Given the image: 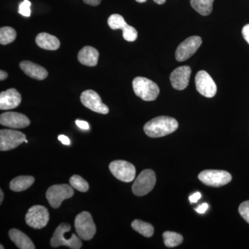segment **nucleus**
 Segmentation results:
<instances>
[{
	"mask_svg": "<svg viewBox=\"0 0 249 249\" xmlns=\"http://www.w3.org/2000/svg\"><path fill=\"white\" fill-rule=\"evenodd\" d=\"M178 121L169 116L156 117L145 124L143 129L147 136L151 138H160L172 134L178 129Z\"/></svg>",
	"mask_w": 249,
	"mask_h": 249,
	"instance_id": "f257e3e1",
	"label": "nucleus"
},
{
	"mask_svg": "<svg viewBox=\"0 0 249 249\" xmlns=\"http://www.w3.org/2000/svg\"><path fill=\"white\" fill-rule=\"evenodd\" d=\"M71 226L68 223H62L55 229L53 234V237L51 239V246L53 248L64 246L72 249H79L81 248L83 243L80 240V237L72 234L71 237L65 238L66 232L70 231Z\"/></svg>",
	"mask_w": 249,
	"mask_h": 249,
	"instance_id": "f03ea898",
	"label": "nucleus"
},
{
	"mask_svg": "<svg viewBox=\"0 0 249 249\" xmlns=\"http://www.w3.org/2000/svg\"><path fill=\"white\" fill-rule=\"evenodd\" d=\"M134 93L145 101H153L160 94V89L155 82L144 77H137L132 81Z\"/></svg>",
	"mask_w": 249,
	"mask_h": 249,
	"instance_id": "7ed1b4c3",
	"label": "nucleus"
},
{
	"mask_svg": "<svg viewBox=\"0 0 249 249\" xmlns=\"http://www.w3.org/2000/svg\"><path fill=\"white\" fill-rule=\"evenodd\" d=\"M77 234L83 240H90L94 237L96 227L91 214L83 211L76 216L74 221Z\"/></svg>",
	"mask_w": 249,
	"mask_h": 249,
	"instance_id": "20e7f679",
	"label": "nucleus"
},
{
	"mask_svg": "<svg viewBox=\"0 0 249 249\" xmlns=\"http://www.w3.org/2000/svg\"><path fill=\"white\" fill-rule=\"evenodd\" d=\"M74 194L73 187L68 184H57L51 186L47 190L46 197L49 204L53 209H58L62 201L73 196Z\"/></svg>",
	"mask_w": 249,
	"mask_h": 249,
	"instance_id": "39448f33",
	"label": "nucleus"
},
{
	"mask_svg": "<svg viewBox=\"0 0 249 249\" xmlns=\"http://www.w3.org/2000/svg\"><path fill=\"white\" fill-rule=\"evenodd\" d=\"M156 175L153 170H142L132 185V192L135 196H142L148 194L155 186Z\"/></svg>",
	"mask_w": 249,
	"mask_h": 249,
	"instance_id": "423d86ee",
	"label": "nucleus"
},
{
	"mask_svg": "<svg viewBox=\"0 0 249 249\" xmlns=\"http://www.w3.org/2000/svg\"><path fill=\"white\" fill-rule=\"evenodd\" d=\"M198 178L206 186L221 187L230 183L232 176L230 173L221 170H206L199 173Z\"/></svg>",
	"mask_w": 249,
	"mask_h": 249,
	"instance_id": "0eeeda50",
	"label": "nucleus"
},
{
	"mask_svg": "<svg viewBox=\"0 0 249 249\" xmlns=\"http://www.w3.org/2000/svg\"><path fill=\"white\" fill-rule=\"evenodd\" d=\"M27 225L34 229L45 227L49 220L48 210L45 206L36 205L28 211L25 216Z\"/></svg>",
	"mask_w": 249,
	"mask_h": 249,
	"instance_id": "6e6552de",
	"label": "nucleus"
},
{
	"mask_svg": "<svg viewBox=\"0 0 249 249\" xmlns=\"http://www.w3.org/2000/svg\"><path fill=\"white\" fill-rule=\"evenodd\" d=\"M109 168L111 174L116 178L124 182H131L135 178V167L125 160H114L111 162Z\"/></svg>",
	"mask_w": 249,
	"mask_h": 249,
	"instance_id": "1a4fd4ad",
	"label": "nucleus"
},
{
	"mask_svg": "<svg viewBox=\"0 0 249 249\" xmlns=\"http://www.w3.org/2000/svg\"><path fill=\"white\" fill-rule=\"evenodd\" d=\"M26 135L14 129H1L0 131V150L9 151L25 142Z\"/></svg>",
	"mask_w": 249,
	"mask_h": 249,
	"instance_id": "9d476101",
	"label": "nucleus"
},
{
	"mask_svg": "<svg viewBox=\"0 0 249 249\" xmlns=\"http://www.w3.org/2000/svg\"><path fill=\"white\" fill-rule=\"evenodd\" d=\"M202 44V39L199 36L188 37L178 46L175 52V58L178 62H183L191 58L196 53Z\"/></svg>",
	"mask_w": 249,
	"mask_h": 249,
	"instance_id": "9b49d317",
	"label": "nucleus"
},
{
	"mask_svg": "<svg viewBox=\"0 0 249 249\" xmlns=\"http://www.w3.org/2000/svg\"><path fill=\"white\" fill-rule=\"evenodd\" d=\"M80 101L85 107L95 112L102 114L109 113V108L103 103L98 93L93 90L89 89L83 91L80 95Z\"/></svg>",
	"mask_w": 249,
	"mask_h": 249,
	"instance_id": "f8f14e48",
	"label": "nucleus"
},
{
	"mask_svg": "<svg viewBox=\"0 0 249 249\" xmlns=\"http://www.w3.org/2000/svg\"><path fill=\"white\" fill-rule=\"evenodd\" d=\"M196 89L206 98H213L217 93V85L207 72L201 70L196 76Z\"/></svg>",
	"mask_w": 249,
	"mask_h": 249,
	"instance_id": "ddd939ff",
	"label": "nucleus"
},
{
	"mask_svg": "<svg viewBox=\"0 0 249 249\" xmlns=\"http://www.w3.org/2000/svg\"><path fill=\"white\" fill-rule=\"evenodd\" d=\"M29 118L20 113L9 111L4 112L0 116V124L10 128H25L30 124Z\"/></svg>",
	"mask_w": 249,
	"mask_h": 249,
	"instance_id": "4468645a",
	"label": "nucleus"
},
{
	"mask_svg": "<svg viewBox=\"0 0 249 249\" xmlns=\"http://www.w3.org/2000/svg\"><path fill=\"white\" fill-rule=\"evenodd\" d=\"M191 76V68L189 66H181L175 69L171 74L170 80L174 89L183 90L189 84Z\"/></svg>",
	"mask_w": 249,
	"mask_h": 249,
	"instance_id": "2eb2a0df",
	"label": "nucleus"
},
{
	"mask_svg": "<svg viewBox=\"0 0 249 249\" xmlns=\"http://www.w3.org/2000/svg\"><path fill=\"white\" fill-rule=\"evenodd\" d=\"M22 101L20 93L12 88L0 93V109L9 110L18 107Z\"/></svg>",
	"mask_w": 249,
	"mask_h": 249,
	"instance_id": "dca6fc26",
	"label": "nucleus"
},
{
	"mask_svg": "<svg viewBox=\"0 0 249 249\" xmlns=\"http://www.w3.org/2000/svg\"><path fill=\"white\" fill-rule=\"evenodd\" d=\"M19 67L26 75L34 79L42 80L48 76V72L43 67L29 60L21 62Z\"/></svg>",
	"mask_w": 249,
	"mask_h": 249,
	"instance_id": "f3484780",
	"label": "nucleus"
},
{
	"mask_svg": "<svg viewBox=\"0 0 249 249\" xmlns=\"http://www.w3.org/2000/svg\"><path fill=\"white\" fill-rule=\"evenodd\" d=\"M99 53L96 49L89 46L83 47L78 55V61L88 67H95L98 64Z\"/></svg>",
	"mask_w": 249,
	"mask_h": 249,
	"instance_id": "a211bd4d",
	"label": "nucleus"
},
{
	"mask_svg": "<svg viewBox=\"0 0 249 249\" xmlns=\"http://www.w3.org/2000/svg\"><path fill=\"white\" fill-rule=\"evenodd\" d=\"M37 45L40 48L49 51H55L60 48V40L55 36L47 33H40L36 38Z\"/></svg>",
	"mask_w": 249,
	"mask_h": 249,
	"instance_id": "6ab92c4d",
	"label": "nucleus"
},
{
	"mask_svg": "<svg viewBox=\"0 0 249 249\" xmlns=\"http://www.w3.org/2000/svg\"><path fill=\"white\" fill-rule=\"evenodd\" d=\"M10 239L20 249H35L36 247L32 241L27 235L18 230L12 229L9 232Z\"/></svg>",
	"mask_w": 249,
	"mask_h": 249,
	"instance_id": "aec40b11",
	"label": "nucleus"
},
{
	"mask_svg": "<svg viewBox=\"0 0 249 249\" xmlns=\"http://www.w3.org/2000/svg\"><path fill=\"white\" fill-rule=\"evenodd\" d=\"M35 181L32 176H19L11 180L10 189L14 192H22L30 188Z\"/></svg>",
	"mask_w": 249,
	"mask_h": 249,
	"instance_id": "412c9836",
	"label": "nucleus"
},
{
	"mask_svg": "<svg viewBox=\"0 0 249 249\" xmlns=\"http://www.w3.org/2000/svg\"><path fill=\"white\" fill-rule=\"evenodd\" d=\"M214 0H191V4L196 12L207 16L212 13Z\"/></svg>",
	"mask_w": 249,
	"mask_h": 249,
	"instance_id": "4be33fe9",
	"label": "nucleus"
},
{
	"mask_svg": "<svg viewBox=\"0 0 249 249\" xmlns=\"http://www.w3.org/2000/svg\"><path fill=\"white\" fill-rule=\"evenodd\" d=\"M132 227L134 231L146 237H152L153 235L154 231H155V229L152 224L139 220V219H135L132 222Z\"/></svg>",
	"mask_w": 249,
	"mask_h": 249,
	"instance_id": "5701e85b",
	"label": "nucleus"
},
{
	"mask_svg": "<svg viewBox=\"0 0 249 249\" xmlns=\"http://www.w3.org/2000/svg\"><path fill=\"white\" fill-rule=\"evenodd\" d=\"M163 242L167 247H178L183 242V237L181 234L172 231H165L163 234Z\"/></svg>",
	"mask_w": 249,
	"mask_h": 249,
	"instance_id": "b1692460",
	"label": "nucleus"
},
{
	"mask_svg": "<svg viewBox=\"0 0 249 249\" xmlns=\"http://www.w3.org/2000/svg\"><path fill=\"white\" fill-rule=\"evenodd\" d=\"M16 37H17V33L13 28L4 27L0 29V43L1 45H9L16 40Z\"/></svg>",
	"mask_w": 249,
	"mask_h": 249,
	"instance_id": "393cba45",
	"label": "nucleus"
},
{
	"mask_svg": "<svg viewBox=\"0 0 249 249\" xmlns=\"http://www.w3.org/2000/svg\"><path fill=\"white\" fill-rule=\"evenodd\" d=\"M70 183L71 186L77 191L85 193L89 190V183L79 175H73L70 178Z\"/></svg>",
	"mask_w": 249,
	"mask_h": 249,
	"instance_id": "a878e982",
	"label": "nucleus"
},
{
	"mask_svg": "<svg viewBox=\"0 0 249 249\" xmlns=\"http://www.w3.org/2000/svg\"><path fill=\"white\" fill-rule=\"evenodd\" d=\"M107 23L109 27L113 30H116V29L123 30L127 24L124 17L119 14L111 15L108 18Z\"/></svg>",
	"mask_w": 249,
	"mask_h": 249,
	"instance_id": "bb28decb",
	"label": "nucleus"
},
{
	"mask_svg": "<svg viewBox=\"0 0 249 249\" xmlns=\"http://www.w3.org/2000/svg\"><path fill=\"white\" fill-rule=\"evenodd\" d=\"M122 31L124 38L127 42H134L137 40V37H138V33L135 28L127 24V26Z\"/></svg>",
	"mask_w": 249,
	"mask_h": 249,
	"instance_id": "cd10ccee",
	"label": "nucleus"
},
{
	"mask_svg": "<svg viewBox=\"0 0 249 249\" xmlns=\"http://www.w3.org/2000/svg\"><path fill=\"white\" fill-rule=\"evenodd\" d=\"M31 3L29 0H24L19 6V14L24 17H30Z\"/></svg>",
	"mask_w": 249,
	"mask_h": 249,
	"instance_id": "c85d7f7f",
	"label": "nucleus"
},
{
	"mask_svg": "<svg viewBox=\"0 0 249 249\" xmlns=\"http://www.w3.org/2000/svg\"><path fill=\"white\" fill-rule=\"evenodd\" d=\"M238 211L240 215L249 224V201L242 202L239 206Z\"/></svg>",
	"mask_w": 249,
	"mask_h": 249,
	"instance_id": "c756f323",
	"label": "nucleus"
},
{
	"mask_svg": "<svg viewBox=\"0 0 249 249\" xmlns=\"http://www.w3.org/2000/svg\"><path fill=\"white\" fill-rule=\"evenodd\" d=\"M76 124L80 129L88 130L89 129V124L88 122L85 121L76 120Z\"/></svg>",
	"mask_w": 249,
	"mask_h": 249,
	"instance_id": "7c9ffc66",
	"label": "nucleus"
},
{
	"mask_svg": "<svg viewBox=\"0 0 249 249\" xmlns=\"http://www.w3.org/2000/svg\"><path fill=\"white\" fill-rule=\"evenodd\" d=\"M242 33L244 38L247 41V43L249 44V24H247V25L243 27Z\"/></svg>",
	"mask_w": 249,
	"mask_h": 249,
	"instance_id": "2f4dec72",
	"label": "nucleus"
},
{
	"mask_svg": "<svg viewBox=\"0 0 249 249\" xmlns=\"http://www.w3.org/2000/svg\"><path fill=\"white\" fill-rule=\"evenodd\" d=\"M208 209H209V205L206 204V203H204V204H202L200 205V206H198L197 209H196V212L199 214H204L206 211H207Z\"/></svg>",
	"mask_w": 249,
	"mask_h": 249,
	"instance_id": "473e14b6",
	"label": "nucleus"
},
{
	"mask_svg": "<svg viewBox=\"0 0 249 249\" xmlns=\"http://www.w3.org/2000/svg\"><path fill=\"white\" fill-rule=\"evenodd\" d=\"M201 197V194L199 192L197 193H194L193 196H191L189 197V200L191 203H196L197 202L199 199H200Z\"/></svg>",
	"mask_w": 249,
	"mask_h": 249,
	"instance_id": "72a5a7b5",
	"label": "nucleus"
},
{
	"mask_svg": "<svg viewBox=\"0 0 249 249\" xmlns=\"http://www.w3.org/2000/svg\"><path fill=\"white\" fill-rule=\"evenodd\" d=\"M58 140L62 142L64 145H70L71 142H70V139L65 135H59L58 137Z\"/></svg>",
	"mask_w": 249,
	"mask_h": 249,
	"instance_id": "f704fd0d",
	"label": "nucleus"
},
{
	"mask_svg": "<svg viewBox=\"0 0 249 249\" xmlns=\"http://www.w3.org/2000/svg\"><path fill=\"white\" fill-rule=\"evenodd\" d=\"M101 1L102 0H83L85 4L93 6H98L101 4Z\"/></svg>",
	"mask_w": 249,
	"mask_h": 249,
	"instance_id": "c9c22d12",
	"label": "nucleus"
},
{
	"mask_svg": "<svg viewBox=\"0 0 249 249\" xmlns=\"http://www.w3.org/2000/svg\"><path fill=\"white\" fill-rule=\"evenodd\" d=\"M8 77L7 72L5 71H3V70H1L0 71V80L2 81V80H4Z\"/></svg>",
	"mask_w": 249,
	"mask_h": 249,
	"instance_id": "e433bc0d",
	"label": "nucleus"
},
{
	"mask_svg": "<svg viewBox=\"0 0 249 249\" xmlns=\"http://www.w3.org/2000/svg\"><path fill=\"white\" fill-rule=\"evenodd\" d=\"M3 199H4V193H3L2 190H0V204L2 203Z\"/></svg>",
	"mask_w": 249,
	"mask_h": 249,
	"instance_id": "4c0bfd02",
	"label": "nucleus"
},
{
	"mask_svg": "<svg viewBox=\"0 0 249 249\" xmlns=\"http://www.w3.org/2000/svg\"><path fill=\"white\" fill-rule=\"evenodd\" d=\"M154 1L157 4L161 5L164 4L166 0H154Z\"/></svg>",
	"mask_w": 249,
	"mask_h": 249,
	"instance_id": "58836bf2",
	"label": "nucleus"
},
{
	"mask_svg": "<svg viewBox=\"0 0 249 249\" xmlns=\"http://www.w3.org/2000/svg\"><path fill=\"white\" fill-rule=\"evenodd\" d=\"M136 1H137V2H139V3H143V2H145V1H147V0H136Z\"/></svg>",
	"mask_w": 249,
	"mask_h": 249,
	"instance_id": "ea45409f",
	"label": "nucleus"
},
{
	"mask_svg": "<svg viewBox=\"0 0 249 249\" xmlns=\"http://www.w3.org/2000/svg\"><path fill=\"white\" fill-rule=\"evenodd\" d=\"M0 247H0V249H4V247H3L2 245L0 246Z\"/></svg>",
	"mask_w": 249,
	"mask_h": 249,
	"instance_id": "a19ab883",
	"label": "nucleus"
}]
</instances>
